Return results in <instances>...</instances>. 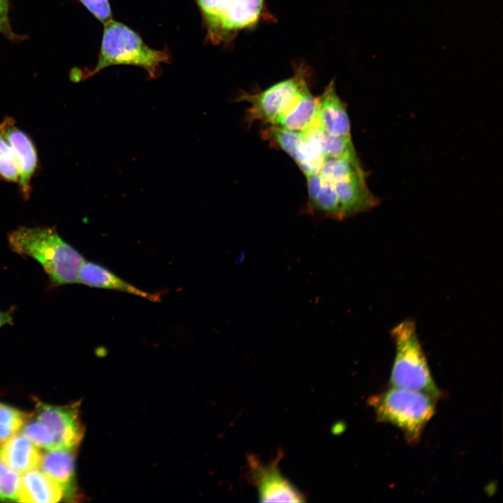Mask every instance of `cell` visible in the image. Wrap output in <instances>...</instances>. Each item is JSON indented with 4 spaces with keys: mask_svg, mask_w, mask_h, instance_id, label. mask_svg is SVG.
I'll list each match as a JSON object with an SVG mask.
<instances>
[{
    "mask_svg": "<svg viewBox=\"0 0 503 503\" xmlns=\"http://www.w3.org/2000/svg\"><path fill=\"white\" fill-rule=\"evenodd\" d=\"M9 0H0V20L10 24L8 20Z\"/></svg>",
    "mask_w": 503,
    "mask_h": 503,
    "instance_id": "24",
    "label": "cell"
},
{
    "mask_svg": "<svg viewBox=\"0 0 503 503\" xmlns=\"http://www.w3.org/2000/svg\"><path fill=\"white\" fill-rule=\"evenodd\" d=\"M435 400L424 392L391 386L371 397L369 404L379 421L396 426L415 443L434 414Z\"/></svg>",
    "mask_w": 503,
    "mask_h": 503,
    "instance_id": "3",
    "label": "cell"
},
{
    "mask_svg": "<svg viewBox=\"0 0 503 503\" xmlns=\"http://www.w3.org/2000/svg\"><path fill=\"white\" fill-rule=\"evenodd\" d=\"M395 345L391 386L424 392L435 399L439 395L418 338L415 322L405 319L391 330Z\"/></svg>",
    "mask_w": 503,
    "mask_h": 503,
    "instance_id": "4",
    "label": "cell"
},
{
    "mask_svg": "<svg viewBox=\"0 0 503 503\" xmlns=\"http://www.w3.org/2000/svg\"><path fill=\"white\" fill-rule=\"evenodd\" d=\"M20 169L17 159L11 145L0 131V179L18 183Z\"/></svg>",
    "mask_w": 503,
    "mask_h": 503,
    "instance_id": "20",
    "label": "cell"
},
{
    "mask_svg": "<svg viewBox=\"0 0 503 503\" xmlns=\"http://www.w3.org/2000/svg\"><path fill=\"white\" fill-rule=\"evenodd\" d=\"M307 208L309 212L312 214L316 213L335 220L344 219L333 183L321 175L317 194L313 202L307 205Z\"/></svg>",
    "mask_w": 503,
    "mask_h": 503,
    "instance_id": "18",
    "label": "cell"
},
{
    "mask_svg": "<svg viewBox=\"0 0 503 503\" xmlns=\"http://www.w3.org/2000/svg\"><path fill=\"white\" fill-rule=\"evenodd\" d=\"M74 451L52 450L42 454L39 467L64 490L65 498L76 497Z\"/></svg>",
    "mask_w": 503,
    "mask_h": 503,
    "instance_id": "14",
    "label": "cell"
},
{
    "mask_svg": "<svg viewBox=\"0 0 503 503\" xmlns=\"http://www.w3.org/2000/svg\"><path fill=\"white\" fill-rule=\"evenodd\" d=\"M94 17L103 24L110 20L112 17L108 0H78Z\"/></svg>",
    "mask_w": 503,
    "mask_h": 503,
    "instance_id": "23",
    "label": "cell"
},
{
    "mask_svg": "<svg viewBox=\"0 0 503 503\" xmlns=\"http://www.w3.org/2000/svg\"><path fill=\"white\" fill-rule=\"evenodd\" d=\"M0 131L15 153L20 169L19 192L24 199L27 200L32 189L31 180L39 166L37 150L31 137L17 126L13 117H6L0 122Z\"/></svg>",
    "mask_w": 503,
    "mask_h": 503,
    "instance_id": "9",
    "label": "cell"
},
{
    "mask_svg": "<svg viewBox=\"0 0 503 503\" xmlns=\"http://www.w3.org/2000/svg\"><path fill=\"white\" fill-rule=\"evenodd\" d=\"M279 453L268 463L256 456L247 457V477L256 487L259 501L302 502L304 495L281 472L279 467Z\"/></svg>",
    "mask_w": 503,
    "mask_h": 503,
    "instance_id": "7",
    "label": "cell"
},
{
    "mask_svg": "<svg viewBox=\"0 0 503 503\" xmlns=\"http://www.w3.org/2000/svg\"><path fill=\"white\" fill-rule=\"evenodd\" d=\"M214 44L229 43L240 31L252 29L268 17L265 0H196Z\"/></svg>",
    "mask_w": 503,
    "mask_h": 503,
    "instance_id": "5",
    "label": "cell"
},
{
    "mask_svg": "<svg viewBox=\"0 0 503 503\" xmlns=\"http://www.w3.org/2000/svg\"><path fill=\"white\" fill-rule=\"evenodd\" d=\"M309 75L307 67L300 64L296 68L291 77L265 90L255 94L242 92L238 100L250 104V108L247 110V122L261 121L272 126L275 125L297 103L303 91L308 87Z\"/></svg>",
    "mask_w": 503,
    "mask_h": 503,
    "instance_id": "6",
    "label": "cell"
},
{
    "mask_svg": "<svg viewBox=\"0 0 503 503\" xmlns=\"http://www.w3.org/2000/svg\"><path fill=\"white\" fill-rule=\"evenodd\" d=\"M302 132L317 143L326 158L359 161L351 137L336 136L327 133L321 129L316 119L309 127Z\"/></svg>",
    "mask_w": 503,
    "mask_h": 503,
    "instance_id": "16",
    "label": "cell"
},
{
    "mask_svg": "<svg viewBox=\"0 0 503 503\" xmlns=\"http://www.w3.org/2000/svg\"><path fill=\"white\" fill-rule=\"evenodd\" d=\"M11 249L36 260L58 285L78 282L83 256L50 227H20L8 236Z\"/></svg>",
    "mask_w": 503,
    "mask_h": 503,
    "instance_id": "1",
    "label": "cell"
},
{
    "mask_svg": "<svg viewBox=\"0 0 503 503\" xmlns=\"http://www.w3.org/2000/svg\"><path fill=\"white\" fill-rule=\"evenodd\" d=\"M12 317L10 313L0 311V328L7 323H10Z\"/></svg>",
    "mask_w": 503,
    "mask_h": 503,
    "instance_id": "26",
    "label": "cell"
},
{
    "mask_svg": "<svg viewBox=\"0 0 503 503\" xmlns=\"http://www.w3.org/2000/svg\"><path fill=\"white\" fill-rule=\"evenodd\" d=\"M22 429V434L37 447L48 451L56 450V443L52 432L45 425L37 419L24 424Z\"/></svg>",
    "mask_w": 503,
    "mask_h": 503,
    "instance_id": "21",
    "label": "cell"
},
{
    "mask_svg": "<svg viewBox=\"0 0 503 503\" xmlns=\"http://www.w3.org/2000/svg\"><path fill=\"white\" fill-rule=\"evenodd\" d=\"M36 409V419L45 425L54 437L56 450L74 451L84 435L78 404L54 406L38 402Z\"/></svg>",
    "mask_w": 503,
    "mask_h": 503,
    "instance_id": "8",
    "label": "cell"
},
{
    "mask_svg": "<svg viewBox=\"0 0 503 503\" xmlns=\"http://www.w3.org/2000/svg\"><path fill=\"white\" fill-rule=\"evenodd\" d=\"M344 219L367 212L379 205V199L366 183L361 166L333 182Z\"/></svg>",
    "mask_w": 503,
    "mask_h": 503,
    "instance_id": "10",
    "label": "cell"
},
{
    "mask_svg": "<svg viewBox=\"0 0 503 503\" xmlns=\"http://www.w3.org/2000/svg\"><path fill=\"white\" fill-rule=\"evenodd\" d=\"M0 445V459L17 474L39 467L42 454L23 434H15Z\"/></svg>",
    "mask_w": 503,
    "mask_h": 503,
    "instance_id": "12",
    "label": "cell"
},
{
    "mask_svg": "<svg viewBox=\"0 0 503 503\" xmlns=\"http://www.w3.org/2000/svg\"><path fill=\"white\" fill-rule=\"evenodd\" d=\"M20 477L0 459V500L17 501Z\"/></svg>",
    "mask_w": 503,
    "mask_h": 503,
    "instance_id": "22",
    "label": "cell"
},
{
    "mask_svg": "<svg viewBox=\"0 0 503 503\" xmlns=\"http://www.w3.org/2000/svg\"><path fill=\"white\" fill-rule=\"evenodd\" d=\"M22 411L0 402V444L17 434L27 421Z\"/></svg>",
    "mask_w": 503,
    "mask_h": 503,
    "instance_id": "19",
    "label": "cell"
},
{
    "mask_svg": "<svg viewBox=\"0 0 503 503\" xmlns=\"http://www.w3.org/2000/svg\"><path fill=\"white\" fill-rule=\"evenodd\" d=\"M62 498H65L62 488L37 468L24 473L20 478L17 502L52 503Z\"/></svg>",
    "mask_w": 503,
    "mask_h": 503,
    "instance_id": "13",
    "label": "cell"
},
{
    "mask_svg": "<svg viewBox=\"0 0 503 503\" xmlns=\"http://www.w3.org/2000/svg\"><path fill=\"white\" fill-rule=\"evenodd\" d=\"M100 52L94 68L85 73L73 71L71 78L79 81L115 65H133L143 68L150 78H156L160 64L170 59L168 50H157L146 45L141 37L126 25L111 19L103 24Z\"/></svg>",
    "mask_w": 503,
    "mask_h": 503,
    "instance_id": "2",
    "label": "cell"
},
{
    "mask_svg": "<svg viewBox=\"0 0 503 503\" xmlns=\"http://www.w3.org/2000/svg\"><path fill=\"white\" fill-rule=\"evenodd\" d=\"M317 98L309 87L302 93L297 103L275 125L291 131L302 132L309 127L316 119Z\"/></svg>",
    "mask_w": 503,
    "mask_h": 503,
    "instance_id": "17",
    "label": "cell"
},
{
    "mask_svg": "<svg viewBox=\"0 0 503 503\" xmlns=\"http://www.w3.org/2000/svg\"><path fill=\"white\" fill-rule=\"evenodd\" d=\"M0 33L4 34L10 39H16V35L12 31L10 24H6L0 20Z\"/></svg>",
    "mask_w": 503,
    "mask_h": 503,
    "instance_id": "25",
    "label": "cell"
},
{
    "mask_svg": "<svg viewBox=\"0 0 503 503\" xmlns=\"http://www.w3.org/2000/svg\"><path fill=\"white\" fill-rule=\"evenodd\" d=\"M78 282L92 287L134 294L154 302L161 300L160 296L140 290L119 278L103 265L93 262L85 261L79 271Z\"/></svg>",
    "mask_w": 503,
    "mask_h": 503,
    "instance_id": "15",
    "label": "cell"
},
{
    "mask_svg": "<svg viewBox=\"0 0 503 503\" xmlns=\"http://www.w3.org/2000/svg\"><path fill=\"white\" fill-rule=\"evenodd\" d=\"M316 98V120L321 129L333 136L351 137L347 108L336 92L334 80Z\"/></svg>",
    "mask_w": 503,
    "mask_h": 503,
    "instance_id": "11",
    "label": "cell"
}]
</instances>
